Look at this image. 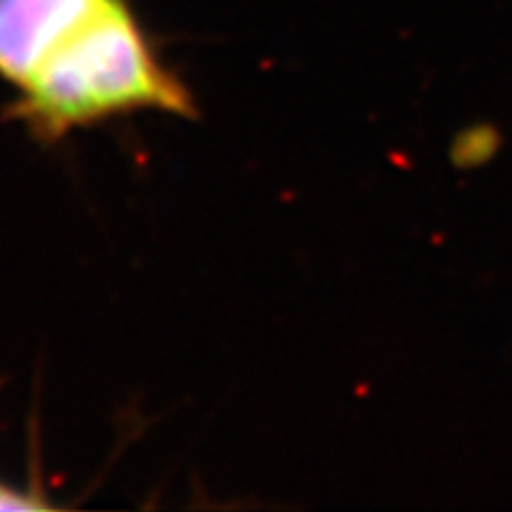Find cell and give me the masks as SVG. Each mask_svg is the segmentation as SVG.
Wrapping results in <instances>:
<instances>
[{
  "label": "cell",
  "instance_id": "cell-1",
  "mask_svg": "<svg viewBox=\"0 0 512 512\" xmlns=\"http://www.w3.org/2000/svg\"><path fill=\"white\" fill-rule=\"evenodd\" d=\"M15 93L8 114L43 143L133 112L197 114L192 93L159 60L126 0H107L67 31Z\"/></svg>",
  "mask_w": 512,
  "mask_h": 512
},
{
  "label": "cell",
  "instance_id": "cell-2",
  "mask_svg": "<svg viewBox=\"0 0 512 512\" xmlns=\"http://www.w3.org/2000/svg\"><path fill=\"white\" fill-rule=\"evenodd\" d=\"M107 0H0V76L12 88Z\"/></svg>",
  "mask_w": 512,
  "mask_h": 512
},
{
  "label": "cell",
  "instance_id": "cell-3",
  "mask_svg": "<svg viewBox=\"0 0 512 512\" xmlns=\"http://www.w3.org/2000/svg\"><path fill=\"white\" fill-rule=\"evenodd\" d=\"M36 508H48V503L27 494V491H19L15 486L0 482V510H36Z\"/></svg>",
  "mask_w": 512,
  "mask_h": 512
}]
</instances>
